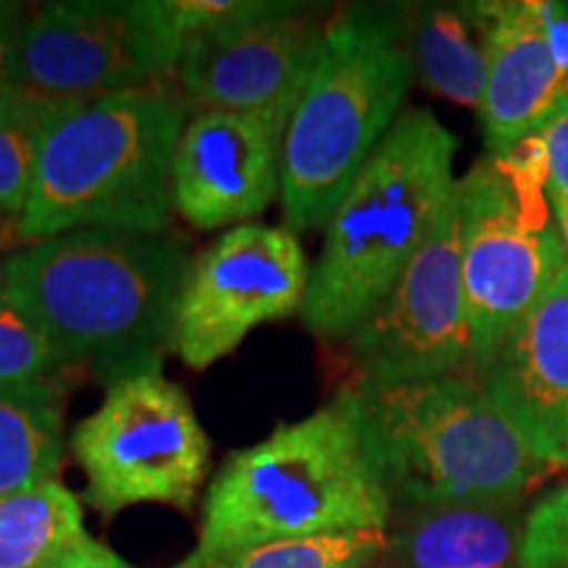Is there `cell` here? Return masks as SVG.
Returning <instances> with one entry per match:
<instances>
[{
    "mask_svg": "<svg viewBox=\"0 0 568 568\" xmlns=\"http://www.w3.org/2000/svg\"><path fill=\"white\" fill-rule=\"evenodd\" d=\"M193 255L180 232L74 230L24 245L6 297L51 339L67 372L113 382L161 372Z\"/></svg>",
    "mask_w": 568,
    "mask_h": 568,
    "instance_id": "6da1fadb",
    "label": "cell"
},
{
    "mask_svg": "<svg viewBox=\"0 0 568 568\" xmlns=\"http://www.w3.org/2000/svg\"><path fill=\"white\" fill-rule=\"evenodd\" d=\"M389 516L393 497L335 397L224 460L205 493L195 548L174 568H216L234 552L282 539L387 529Z\"/></svg>",
    "mask_w": 568,
    "mask_h": 568,
    "instance_id": "7a4b0ae2",
    "label": "cell"
},
{
    "mask_svg": "<svg viewBox=\"0 0 568 568\" xmlns=\"http://www.w3.org/2000/svg\"><path fill=\"white\" fill-rule=\"evenodd\" d=\"M456 134L435 113L403 111L324 226L305 332L347 339L379 308L456 197Z\"/></svg>",
    "mask_w": 568,
    "mask_h": 568,
    "instance_id": "3957f363",
    "label": "cell"
},
{
    "mask_svg": "<svg viewBox=\"0 0 568 568\" xmlns=\"http://www.w3.org/2000/svg\"><path fill=\"white\" fill-rule=\"evenodd\" d=\"M190 109L172 82L61 103L42 138L24 245L74 230H172V161Z\"/></svg>",
    "mask_w": 568,
    "mask_h": 568,
    "instance_id": "277c9868",
    "label": "cell"
},
{
    "mask_svg": "<svg viewBox=\"0 0 568 568\" xmlns=\"http://www.w3.org/2000/svg\"><path fill=\"white\" fill-rule=\"evenodd\" d=\"M410 82L406 6L351 3L329 13L322 51L284 134L282 226L295 234L326 226L403 116Z\"/></svg>",
    "mask_w": 568,
    "mask_h": 568,
    "instance_id": "5b68a950",
    "label": "cell"
},
{
    "mask_svg": "<svg viewBox=\"0 0 568 568\" xmlns=\"http://www.w3.org/2000/svg\"><path fill=\"white\" fill-rule=\"evenodd\" d=\"M335 397L403 508L516 506L548 468L474 376L345 385Z\"/></svg>",
    "mask_w": 568,
    "mask_h": 568,
    "instance_id": "8992f818",
    "label": "cell"
},
{
    "mask_svg": "<svg viewBox=\"0 0 568 568\" xmlns=\"http://www.w3.org/2000/svg\"><path fill=\"white\" fill-rule=\"evenodd\" d=\"M548 184V159L537 134L508 153L485 155L458 180L474 376L568 266Z\"/></svg>",
    "mask_w": 568,
    "mask_h": 568,
    "instance_id": "52a82bcc",
    "label": "cell"
},
{
    "mask_svg": "<svg viewBox=\"0 0 568 568\" xmlns=\"http://www.w3.org/2000/svg\"><path fill=\"white\" fill-rule=\"evenodd\" d=\"M69 445L88 479L84 500L103 516L148 503L193 510L211 468V439L193 403L161 372L105 387Z\"/></svg>",
    "mask_w": 568,
    "mask_h": 568,
    "instance_id": "ba28073f",
    "label": "cell"
},
{
    "mask_svg": "<svg viewBox=\"0 0 568 568\" xmlns=\"http://www.w3.org/2000/svg\"><path fill=\"white\" fill-rule=\"evenodd\" d=\"M180 53L159 0H51L27 11L11 84L42 101H98L169 84Z\"/></svg>",
    "mask_w": 568,
    "mask_h": 568,
    "instance_id": "9c48e42d",
    "label": "cell"
},
{
    "mask_svg": "<svg viewBox=\"0 0 568 568\" xmlns=\"http://www.w3.org/2000/svg\"><path fill=\"white\" fill-rule=\"evenodd\" d=\"M308 280V255L287 226H232L195 255L184 274L172 353L203 372L237 351L258 326L301 316Z\"/></svg>",
    "mask_w": 568,
    "mask_h": 568,
    "instance_id": "30bf717a",
    "label": "cell"
},
{
    "mask_svg": "<svg viewBox=\"0 0 568 568\" xmlns=\"http://www.w3.org/2000/svg\"><path fill=\"white\" fill-rule=\"evenodd\" d=\"M345 343L351 385H408L468 366L471 332L460 272L458 190L379 308Z\"/></svg>",
    "mask_w": 568,
    "mask_h": 568,
    "instance_id": "8fae6325",
    "label": "cell"
},
{
    "mask_svg": "<svg viewBox=\"0 0 568 568\" xmlns=\"http://www.w3.org/2000/svg\"><path fill=\"white\" fill-rule=\"evenodd\" d=\"M326 21L305 3L264 0L251 17L184 42L172 84L190 113L230 111L287 126Z\"/></svg>",
    "mask_w": 568,
    "mask_h": 568,
    "instance_id": "7c38bea8",
    "label": "cell"
},
{
    "mask_svg": "<svg viewBox=\"0 0 568 568\" xmlns=\"http://www.w3.org/2000/svg\"><path fill=\"white\" fill-rule=\"evenodd\" d=\"M284 134L245 113H190L172 161L176 216L197 232L255 222L282 195Z\"/></svg>",
    "mask_w": 568,
    "mask_h": 568,
    "instance_id": "4fadbf2b",
    "label": "cell"
},
{
    "mask_svg": "<svg viewBox=\"0 0 568 568\" xmlns=\"http://www.w3.org/2000/svg\"><path fill=\"white\" fill-rule=\"evenodd\" d=\"M474 379L545 466H568V266Z\"/></svg>",
    "mask_w": 568,
    "mask_h": 568,
    "instance_id": "5bb4252c",
    "label": "cell"
},
{
    "mask_svg": "<svg viewBox=\"0 0 568 568\" xmlns=\"http://www.w3.org/2000/svg\"><path fill=\"white\" fill-rule=\"evenodd\" d=\"M489 19V67L479 119L487 155L535 138L568 95L537 0H481Z\"/></svg>",
    "mask_w": 568,
    "mask_h": 568,
    "instance_id": "9a60e30c",
    "label": "cell"
},
{
    "mask_svg": "<svg viewBox=\"0 0 568 568\" xmlns=\"http://www.w3.org/2000/svg\"><path fill=\"white\" fill-rule=\"evenodd\" d=\"M516 506L406 508L387 550L393 568H521Z\"/></svg>",
    "mask_w": 568,
    "mask_h": 568,
    "instance_id": "2e32d148",
    "label": "cell"
},
{
    "mask_svg": "<svg viewBox=\"0 0 568 568\" xmlns=\"http://www.w3.org/2000/svg\"><path fill=\"white\" fill-rule=\"evenodd\" d=\"M414 77L445 101L479 111L489 67V19L477 3L406 6Z\"/></svg>",
    "mask_w": 568,
    "mask_h": 568,
    "instance_id": "e0dca14e",
    "label": "cell"
},
{
    "mask_svg": "<svg viewBox=\"0 0 568 568\" xmlns=\"http://www.w3.org/2000/svg\"><path fill=\"white\" fill-rule=\"evenodd\" d=\"M63 374L0 385V497L59 481L67 450Z\"/></svg>",
    "mask_w": 568,
    "mask_h": 568,
    "instance_id": "ac0fdd59",
    "label": "cell"
},
{
    "mask_svg": "<svg viewBox=\"0 0 568 568\" xmlns=\"http://www.w3.org/2000/svg\"><path fill=\"white\" fill-rule=\"evenodd\" d=\"M82 537V506L61 481L0 497V568H45Z\"/></svg>",
    "mask_w": 568,
    "mask_h": 568,
    "instance_id": "d6986e66",
    "label": "cell"
},
{
    "mask_svg": "<svg viewBox=\"0 0 568 568\" xmlns=\"http://www.w3.org/2000/svg\"><path fill=\"white\" fill-rule=\"evenodd\" d=\"M387 550V529L282 539L234 552L216 568H368Z\"/></svg>",
    "mask_w": 568,
    "mask_h": 568,
    "instance_id": "ffe728a7",
    "label": "cell"
},
{
    "mask_svg": "<svg viewBox=\"0 0 568 568\" xmlns=\"http://www.w3.org/2000/svg\"><path fill=\"white\" fill-rule=\"evenodd\" d=\"M59 101L32 98L0 122V219L19 222L30 201L42 138L53 122Z\"/></svg>",
    "mask_w": 568,
    "mask_h": 568,
    "instance_id": "44dd1931",
    "label": "cell"
},
{
    "mask_svg": "<svg viewBox=\"0 0 568 568\" xmlns=\"http://www.w3.org/2000/svg\"><path fill=\"white\" fill-rule=\"evenodd\" d=\"M67 372L51 339L9 297H0V385Z\"/></svg>",
    "mask_w": 568,
    "mask_h": 568,
    "instance_id": "7402d4cb",
    "label": "cell"
},
{
    "mask_svg": "<svg viewBox=\"0 0 568 568\" xmlns=\"http://www.w3.org/2000/svg\"><path fill=\"white\" fill-rule=\"evenodd\" d=\"M521 568H568V477L529 510L521 529Z\"/></svg>",
    "mask_w": 568,
    "mask_h": 568,
    "instance_id": "603a6c76",
    "label": "cell"
},
{
    "mask_svg": "<svg viewBox=\"0 0 568 568\" xmlns=\"http://www.w3.org/2000/svg\"><path fill=\"white\" fill-rule=\"evenodd\" d=\"M163 19L180 45L251 17L264 0H159Z\"/></svg>",
    "mask_w": 568,
    "mask_h": 568,
    "instance_id": "cb8c5ba5",
    "label": "cell"
},
{
    "mask_svg": "<svg viewBox=\"0 0 568 568\" xmlns=\"http://www.w3.org/2000/svg\"><path fill=\"white\" fill-rule=\"evenodd\" d=\"M537 138L545 148V159H548L550 184L568 195V95L556 105Z\"/></svg>",
    "mask_w": 568,
    "mask_h": 568,
    "instance_id": "d4e9b609",
    "label": "cell"
},
{
    "mask_svg": "<svg viewBox=\"0 0 568 568\" xmlns=\"http://www.w3.org/2000/svg\"><path fill=\"white\" fill-rule=\"evenodd\" d=\"M45 568H134L132 564L113 552L109 545L98 542L90 535L82 537L80 542L71 545L69 550H63L53 564H48Z\"/></svg>",
    "mask_w": 568,
    "mask_h": 568,
    "instance_id": "484cf974",
    "label": "cell"
},
{
    "mask_svg": "<svg viewBox=\"0 0 568 568\" xmlns=\"http://www.w3.org/2000/svg\"><path fill=\"white\" fill-rule=\"evenodd\" d=\"M27 11H30V6L17 3V0H0V88L11 84L13 48H17Z\"/></svg>",
    "mask_w": 568,
    "mask_h": 568,
    "instance_id": "4316f807",
    "label": "cell"
},
{
    "mask_svg": "<svg viewBox=\"0 0 568 568\" xmlns=\"http://www.w3.org/2000/svg\"><path fill=\"white\" fill-rule=\"evenodd\" d=\"M24 243L19 237V222L13 219H0V297L6 293V274H9L11 258L17 255Z\"/></svg>",
    "mask_w": 568,
    "mask_h": 568,
    "instance_id": "83f0119b",
    "label": "cell"
},
{
    "mask_svg": "<svg viewBox=\"0 0 568 568\" xmlns=\"http://www.w3.org/2000/svg\"><path fill=\"white\" fill-rule=\"evenodd\" d=\"M548 197H550L552 219H556V226H558L560 245H564V253L568 261V195L560 193V190L552 187V184H548Z\"/></svg>",
    "mask_w": 568,
    "mask_h": 568,
    "instance_id": "f1b7e54d",
    "label": "cell"
},
{
    "mask_svg": "<svg viewBox=\"0 0 568 568\" xmlns=\"http://www.w3.org/2000/svg\"><path fill=\"white\" fill-rule=\"evenodd\" d=\"M34 95L30 92H21L19 88H13V84H3L0 88V122H3L6 116H11V113H17L21 105H27L32 101Z\"/></svg>",
    "mask_w": 568,
    "mask_h": 568,
    "instance_id": "f546056e",
    "label": "cell"
}]
</instances>
